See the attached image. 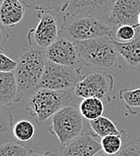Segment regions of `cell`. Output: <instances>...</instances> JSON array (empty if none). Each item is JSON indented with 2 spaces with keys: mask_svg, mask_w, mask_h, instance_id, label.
Masks as SVG:
<instances>
[{
  "mask_svg": "<svg viewBox=\"0 0 140 156\" xmlns=\"http://www.w3.org/2000/svg\"><path fill=\"white\" fill-rule=\"evenodd\" d=\"M46 62V49L31 46L22 53L14 72L17 83L18 101L26 96H31L38 89Z\"/></svg>",
  "mask_w": 140,
  "mask_h": 156,
  "instance_id": "obj_1",
  "label": "cell"
},
{
  "mask_svg": "<svg viewBox=\"0 0 140 156\" xmlns=\"http://www.w3.org/2000/svg\"><path fill=\"white\" fill-rule=\"evenodd\" d=\"M75 44L83 66L99 69H111L115 66L118 52L112 36H102Z\"/></svg>",
  "mask_w": 140,
  "mask_h": 156,
  "instance_id": "obj_2",
  "label": "cell"
},
{
  "mask_svg": "<svg viewBox=\"0 0 140 156\" xmlns=\"http://www.w3.org/2000/svg\"><path fill=\"white\" fill-rule=\"evenodd\" d=\"M71 101V91L38 89L29 97L25 109L41 126L63 107L70 105Z\"/></svg>",
  "mask_w": 140,
  "mask_h": 156,
  "instance_id": "obj_3",
  "label": "cell"
},
{
  "mask_svg": "<svg viewBox=\"0 0 140 156\" xmlns=\"http://www.w3.org/2000/svg\"><path fill=\"white\" fill-rule=\"evenodd\" d=\"M59 36L76 43L102 36H113V30L99 20L82 16L64 15Z\"/></svg>",
  "mask_w": 140,
  "mask_h": 156,
  "instance_id": "obj_4",
  "label": "cell"
},
{
  "mask_svg": "<svg viewBox=\"0 0 140 156\" xmlns=\"http://www.w3.org/2000/svg\"><path fill=\"white\" fill-rule=\"evenodd\" d=\"M49 132L55 136L62 145L75 139L83 133L85 119L79 109L73 105H67L52 118Z\"/></svg>",
  "mask_w": 140,
  "mask_h": 156,
  "instance_id": "obj_5",
  "label": "cell"
},
{
  "mask_svg": "<svg viewBox=\"0 0 140 156\" xmlns=\"http://www.w3.org/2000/svg\"><path fill=\"white\" fill-rule=\"evenodd\" d=\"M81 78V70L47 60L38 89L71 91L75 88Z\"/></svg>",
  "mask_w": 140,
  "mask_h": 156,
  "instance_id": "obj_6",
  "label": "cell"
},
{
  "mask_svg": "<svg viewBox=\"0 0 140 156\" xmlns=\"http://www.w3.org/2000/svg\"><path fill=\"white\" fill-rule=\"evenodd\" d=\"M113 86L114 79L112 75L96 72L82 76L73 91L78 98H96L105 103H109Z\"/></svg>",
  "mask_w": 140,
  "mask_h": 156,
  "instance_id": "obj_7",
  "label": "cell"
},
{
  "mask_svg": "<svg viewBox=\"0 0 140 156\" xmlns=\"http://www.w3.org/2000/svg\"><path fill=\"white\" fill-rule=\"evenodd\" d=\"M116 0H69L65 15L94 17L107 23Z\"/></svg>",
  "mask_w": 140,
  "mask_h": 156,
  "instance_id": "obj_8",
  "label": "cell"
},
{
  "mask_svg": "<svg viewBox=\"0 0 140 156\" xmlns=\"http://www.w3.org/2000/svg\"><path fill=\"white\" fill-rule=\"evenodd\" d=\"M39 23L38 26L28 33L30 46L47 49L51 46L59 36L57 21L50 12H38Z\"/></svg>",
  "mask_w": 140,
  "mask_h": 156,
  "instance_id": "obj_9",
  "label": "cell"
},
{
  "mask_svg": "<svg viewBox=\"0 0 140 156\" xmlns=\"http://www.w3.org/2000/svg\"><path fill=\"white\" fill-rule=\"evenodd\" d=\"M46 58L47 61L79 70L84 66L80 62L76 44L61 36H58L56 41L46 49Z\"/></svg>",
  "mask_w": 140,
  "mask_h": 156,
  "instance_id": "obj_10",
  "label": "cell"
},
{
  "mask_svg": "<svg viewBox=\"0 0 140 156\" xmlns=\"http://www.w3.org/2000/svg\"><path fill=\"white\" fill-rule=\"evenodd\" d=\"M139 15L140 0H116L106 24L113 31L122 25L138 28Z\"/></svg>",
  "mask_w": 140,
  "mask_h": 156,
  "instance_id": "obj_11",
  "label": "cell"
},
{
  "mask_svg": "<svg viewBox=\"0 0 140 156\" xmlns=\"http://www.w3.org/2000/svg\"><path fill=\"white\" fill-rule=\"evenodd\" d=\"M102 151L101 144L90 133H82L75 139L62 145L61 156H95Z\"/></svg>",
  "mask_w": 140,
  "mask_h": 156,
  "instance_id": "obj_12",
  "label": "cell"
},
{
  "mask_svg": "<svg viewBox=\"0 0 140 156\" xmlns=\"http://www.w3.org/2000/svg\"><path fill=\"white\" fill-rule=\"evenodd\" d=\"M25 8L20 0H0V24L14 28L23 19Z\"/></svg>",
  "mask_w": 140,
  "mask_h": 156,
  "instance_id": "obj_13",
  "label": "cell"
},
{
  "mask_svg": "<svg viewBox=\"0 0 140 156\" xmlns=\"http://www.w3.org/2000/svg\"><path fill=\"white\" fill-rule=\"evenodd\" d=\"M113 43L128 66L133 70H140V27L137 28L136 37L131 41L122 43L113 40Z\"/></svg>",
  "mask_w": 140,
  "mask_h": 156,
  "instance_id": "obj_14",
  "label": "cell"
},
{
  "mask_svg": "<svg viewBox=\"0 0 140 156\" xmlns=\"http://www.w3.org/2000/svg\"><path fill=\"white\" fill-rule=\"evenodd\" d=\"M18 101V90L14 72H0V105L10 106Z\"/></svg>",
  "mask_w": 140,
  "mask_h": 156,
  "instance_id": "obj_15",
  "label": "cell"
},
{
  "mask_svg": "<svg viewBox=\"0 0 140 156\" xmlns=\"http://www.w3.org/2000/svg\"><path fill=\"white\" fill-rule=\"evenodd\" d=\"M26 8L38 12L65 11L69 0H20Z\"/></svg>",
  "mask_w": 140,
  "mask_h": 156,
  "instance_id": "obj_16",
  "label": "cell"
},
{
  "mask_svg": "<svg viewBox=\"0 0 140 156\" xmlns=\"http://www.w3.org/2000/svg\"><path fill=\"white\" fill-rule=\"evenodd\" d=\"M13 115L10 110L4 106L0 105V145L16 142L15 139Z\"/></svg>",
  "mask_w": 140,
  "mask_h": 156,
  "instance_id": "obj_17",
  "label": "cell"
},
{
  "mask_svg": "<svg viewBox=\"0 0 140 156\" xmlns=\"http://www.w3.org/2000/svg\"><path fill=\"white\" fill-rule=\"evenodd\" d=\"M89 127L91 129V134L95 136L104 138L110 135H122L125 131L119 130L116 125L105 117H100L96 119L89 121Z\"/></svg>",
  "mask_w": 140,
  "mask_h": 156,
  "instance_id": "obj_18",
  "label": "cell"
},
{
  "mask_svg": "<svg viewBox=\"0 0 140 156\" xmlns=\"http://www.w3.org/2000/svg\"><path fill=\"white\" fill-rule=\"evenodd\" d=\"M78 109L82 117L91 121L103 116L104 113V102L96 98H87L83 99L80 102Z\"/></svg>",
  "mask_w": 140,
  "mask_h": 156,
  "instance_id": "obj_19",
  "label": "cell"
},
{
  "mask_svg": "<svg viewBox=\"0 0 140 156\" xmlns=\"http://www.w3.org/2000/svg\"><path fill=\"white\" fill-rule=\"evenodd\" d=\"M120 98L130 114L140 115V88L122 89Z\"/></svg>",
  "mask_w": 140,
  "mask_h": 156,
  "instance_id": "obj_20",
  "label": "cell"
},
{
  "mask_svg": "<svg viewBox=\"0 0 140 156\" xmlns=\"http://www.w3.org/2000/svg\"><path fill=\"white\" fill-rule=\"evenodd\" d=\"M126 133L122 135H110L101 139L102 151L108 155L116 156L122 148V138Z\"/></svg>",
  "mask_w": 140,
  "mask_h": 156,
  "instance_id": "obj_21",
  "label": "cell"
},
{
  "mask_svg": "<svg viewBox=\"0 0 140 156\" xmlns=\"http://www.w3.org/2000/svg\"><path fill=\"white\" fill-rule=\"evenodd\" d=\"M13 133L17 141L29 142L35 135V127L28 120H20L14 125Z\"/></svg>",
  "mask_w": 140,
  "mask_h": 156,
  "instance_id": "obj_22",
  "label": "cell"
},
{
  "mask_svg": "<svg viewBox=\"0 0 140 156\" xmlns=\"http://www.w3.org/2000/svg\"><path fill=\"white\" fill-rule=\"evenodd\" d=\"M33 153L31 148L16 142L0 145V156H31Z\"/></svg>",
  "mask_w": 140,
  "mask_h": 156,
  "instance_id": "obj_23",
  "label": "cell"
},
{
  "mask_svg": "<svg viewBox=\"0 0 140 156\" xmlns=\"http://www.w3.org/2000/svg\"><path fill=\"white\" fill-rule=\"evenodd\" d=\"M137 34V28L130 25H122L115 30V40L118 42H128L131 41Z\"/></svg>",
  "mask_w": 140,
  "mask_h": 156,
  "instance_id": "obj_24",
  "label": "cell"
},
{
  "mask_svg": "<svg viewBox=\"0 0 140 156\" xmlns=\"http://www.w3.org/2000/svg\"><path fill=\"white\" fill-rule=\"evenodd\" d=\"M117 156H140V136L134 138L122 146Z\"/></svg>",
  "mask_w": 140,
  "mask_h": 156,
  "instance_id": "obj_25",
  "label": "cell"
},
{
  "mask_svg": "<svg viewBox=\"0 0 140 156\" xmlns=\"http://www.w3.org/2000/svg\"><path fill=\"white\" fill-rule=\"evenodd\" d=\"M17 66L15 60L7 57L2 50H0V72L1 73H11L15 72Z\"/></svg>",
  "mask_w": 140,
  "mask_h": 156,
  "instance_id": "obj_26",
  "label": "cell"
},
{
  "mask_svg": "<svg viewBox=\"0 0 140 156\" xmlns=\"http://www.w3.org/2000/svg\"><path fill=\"white\" fill-rule=\"evenodd\" d=\"M8 39H9L8 32L5 31V27H3L0 24V50H2V48L5 46V44L7 42Z\"/></svg>",
  "mask_w": 140,
  "mask_h": 156,
  "instance_id": "obj_27",
  "label": "cell"
},
{
  "mask_svg": "<svg viewBox=\"0 0 140 156\" xmlns=\"http://www.w3.org/2000/svg\"><path fill=\"white\" fill-rule=\"evenodd\" d=\"M31 156H59L56 154H54V153H50V152H47V153H44V154H41V153H33V154Z\"/></svg>",
  "mask_w": 140,
  "mask_h": 156,
  "instance_id": "obj_28",
  "label": "cell"
},
{
  "mask_svg": "<svg viewBox=\"0 0 140 156\" xmlns=\"http://www.w3.org/2000/svg\"><path fill=\"white\" fill-rule=\"evenodd\" d=\"M95 156H112V155H108V154H105L103 151H101V152H99V153H97L96 154ZM117 156V155H116Z\"/></svg>",
  "mask_w": 140,
  "mask_h": 156,
  "instance_id": "obj_29",
  "label": "cell"
},
{
  "mask_svg": "<svg viewBox=\"0 0 140 156\" xmlns=\"http://www.w3.org/2000/svg\"><path fill=\"white\" fill-rule=\"evenodd\" d=\"M138 27H140V15L138 16Z\"/></svg>",
  "mask_w": 140,
  "mask_h": 156,
  "instance_id": "obj_30",
  "label": "cell"
}]
</instances>
